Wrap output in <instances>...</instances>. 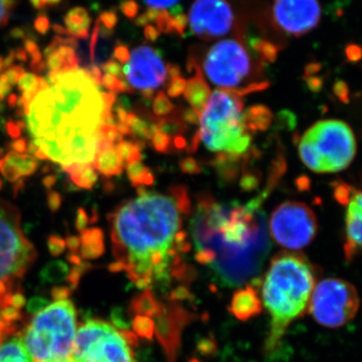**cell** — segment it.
<instances>
[{"instance_id": "obj_1", "label": "cell", "mask_w": 362, "mask_h": 362, "mask_svg": "<svg viewBox=\"0 0 362 362\" xmlns=\"http://www.w3.org/2000/svg\"><path fill=\"white\" fill-rule=\"evenodd\" d=\"M190 207L185 187H173L168 194L139 188L138 197L109 214L115 258L110 270L123 272L136 287L146 290L192 277L183 261L192 246L182 230V216Z\"/></svg>"}, {"instance_id": "obj_2", "label": "cell", "mask_w": 362, "mask_h": 362, "mask_svg": "<svg viewBox=\"0 0 362 362\" xmlns=\"http://www.w3.org/2000/svg\"><path fill=\"white\" fill-rule=\"evenodd\" d=\"M49 87L28 105L25 117L33 141L47 160L90 165L104 148L103 127L113 113L115 93H105L88 69L49 73Z\"/></svg>"}, {"instance_id": "obj_3", "label": "cell", "mask_w": 362, "mask_h": 362, "mask_svg": "<svg viewBox=\"0 0 362 362\" xmlns=\"http://www.w3.org/2000/svg\"><path fill=\"white\" fill-rule=\"evenodd\" d=\"M195 259L230 287L256 280L271 250L266 216L237 202L202 197L190 221Z\"/></svg>"}, {"instance_id": "obj_4", "label": "cell", "mask_w": 362, "mask_h": 362, "mask_svg": "<svg viewBox=\"0 0 362 362\" xmlns=\"http://www.w3.org/2000/svg\"><path fill=\"white\" fill-rule=\"evenodd\" d=\"M319 271L306 257L280 252L272 259L262 283V301L271 317L266 350L280 347L288 327L308 308Z\"/></svg>"}, {"instance_id": "obj_5", "label": "cell", "mask_w": 362, "mask_h": 362, "mask_svg": "<svg viewBox=\"0 0 362 362\" xmlns=\"http://www.w3.org/2000/svg\"><path fill=\"white\" fill-rule=\"evenodd\" d=\"M78 328L75 304L62 292L37 311L20 333L33 361L66 362L73 358Z\"/></svg>"}, {"instance_id": "obj_6", "label": "cell", "mask_w": 362, "mask_h": 362, "mask_svg": "<svg viewBox=\"0 0 362 362\" xmlns=\"http://www.w3.org/2000/svg\"><path fill=\"white\" fill-rule=\"evenodd\" d=\"M243 107L238 95L214 90L199 115V139L207 149L238 157L249 149L251 134L245 127Z\"/></svg>"}, {"instance_id": "obj_7", "label": "cell", "mask_w": 362, "mask_h": 362, "mask_svg": "<svg viewBox=\"0 0 362 362\" xmlns=\"http://www.w3.org/2000/svg\"><path fill=\"white\" fill-rule=\"evenodd\" d=\"M356 154L354 131L340 120L319 121L302 136L299 156L317 173H332L349 168Z\"/></svg>"}, {"instance_id": "obj_8", "label": "cell", "mask_w": 362, "mask_h": 362, "mask_svg": "<svg viewBox=\"0 0 362 362\" xmlns=\"http://www.w3.org/2000/svg\"><path fill=\"white\" fill-rule=\"evenodd\" d=\"M136 337L129 331L100 319L78 325L73 349L78 362H136Z\"/></svg>"}, {"instance_id": "obj_9", "label": "cell", "mask_w": 362, "mask_h": 362, "mask_svg": "<svg viewBox=\"0 0 362 362\" xmlns=\"http://www.w3.org/2000/svg\"><path fill=\"white\" fill-rule=\"evenodd\" d=\"M35 258L37 251L23 233L18 207L0 201V290L14 286Z\"/></svg>"}, {"instance_id": "obj_10", "label": "cell", "mask_w": 362, "mask_h": 362, "mask_svg": "<svg viewBox=\"0 0 362 362\" xmlns=\"http://www.w3.org/2000/svg\"><path fill=\"white\" fill-rule=\"evenodd\" d=\"M359 305L358 293L354 285L341 279L328 278L316 284L308 309L317 323L335 329L356 316Z\"/></svg>"}, {"instance_id": "obj_11", "label": "cell", "mask_w": 362, "mask_h": 362, "mask_svg": "<svg viewBox=\"0 0 362 362\" xmlns=\"http://www.w3.org/2000/svg\"><path fill=\"white\" fill-rule=\"evenodd\" d=\"M204 71L216 87L240 97L243 85L252 76V62L240 40H223L206 52Z\"/></svg>"}, {"instance_id": "obj_12", "label": "cell", "mask_w": 362, "mask_h": 362, "mask_svg": "<svg viewBox=\"0 0 362 362\" xmlns=\"http://www.w3.org/2000/svg\"><path fill=\"white\" fill-rule=\"evenodd\" d=\"M317 228L315 214L303 202H284L272 214V237L284 249L292 251L304 249L315 238Z\"/></svg>"}, {"instance_id": "obj_13", "label": "cell", "mask_w": 362, "mask_h": 362, "mask_svg": "<svg viewBox=\"0 0 362 362\" xmlns=\"http://www.w3.org/2000/svg\"><path fill=\"white\" fill-rule=\"evenodd\" d=\"M187 21L197 37L213 40L230 32L235 13L228 0H194L188 11Z\"/></svg>"}, {"instance_id": "obj_14", "label": "cell", "mask_w": 362, "mask_h": 362, "mask_svg": "<svg viewBox=\"0 0 362 362\" xmlns=\"http://www.w3.org/2000/svg\"><path fill=\"white\" fill-rule=\"evenodd\" d=\"M122 73L131 89L154 92L165 83L168 66L156 49L149 45H140L130 52L129 61L125 64Z\"/></svg>"}, {"instance_id": "obj_15", "label": "cell", "mask_w": 362, "mask_h": 362, "mask_svg": "<svg viewBox=\"0 0 362 362\" xmlns=\"http://www.w3.org/2000/svg\"><path fill=\"white\" fill-rule=\"evenodd\" d=\"M322 16L319 0H273L276 25L287 35L301 37L319 25Z\"/></svg>"}, {"instance_id": "obj_16", "label": "cell", "mask_w": 362, "mask_h": 362, "mask_svg": "<svg viewBox=\"0 0 362 362\" xmlns=\"http://www.w3.org/2000/svg\"><path fill=\"white\" fill-rule=\"evenodd\" d=\"M334 195L346 207L344 252L347 261H351L362 252V189L337 185Z\"/></svg>"}, {"instance_id": "obj_17", "label": "cell", "mask_w": 362, "mask_h": 362, "mask_svg": "<svg viewBox=\"0 0 362 362\" xmlns=\"http://www.w3.org/2000/svg\"><path fill=\"white\" fill-rule=\"evenodd\" d=\"M78 42L73 37H64L59 35L45 49V66L49 73L74 70L78 68V58L75 49Z\"/></svg>"}, {"instance_id": "obj_18", "label": "cell", "mask_w": 362, "mask_h": 362, "mask_svg": "<svg viewBox=\"0 0 362 362\" xmlns=\"http://www.w3.org/2000/svg\"><path fill=\"white\" fill-rule=\"evenodd\" d=\"M39 168L35 157L28 153L8 152L4 158H0V173L11 182H16L21 177L33 175Z\"/></svg>"}, {"instance_id": "obj_19", "label": "cell", "mask_w": 362, "mask_h": 362, "mask_svg": "<svg viewBox=\"0 0 362 362\" xmlns=\"http://www.w3.org/2000/svg\"><path fill=\"white\" fill-rule=\"evenodd\" d=\"M188 66H189V70L194 71V77L189 78V81H187V87H185L183 94H185L188 104L192 106V110L199 116L211 97V89L202 75L201 68L194 59Z\"/></svg>"}, {"instance_id": "obj_20", "label": "cell", "mask_w": 362, "mask_h": 362, "mask_svg": "<svg viewBox=\"0 0 362 362\" xmlns=\"http://www.w3.org/2000/svg\"><path fill=\"white\" fill-rule=\"evenodd\" d=\"M230 310L238 319L249 320L262 311V303L258 290L252 286L246 285L233 294Z\"/></svg>"}, {"instance_id": "obj_21", "label": "cell", "mask_w": 362, "mask_h": 362, "mask_svg": "<svg viewBox=\"0 0 362 362\" xmlns=\"http://www.w3.org/2000/svg\"><path fill=\"white\" fill-rule=\"evenodd\" d=\"M66 35L73 39L87 40L89 37L90 16L89 11L84 7H75L66 14L64 18Z\"/></svg>"}, {"instance_id": "obj_22", "label": "cell", "mask_w": 362, "mask_h": 362, "mask_svg": "<svg viewBox=\"0 0 362 362\" xmlns=\"http://www.w3.org/2000/svg\"><path fill=\"white\" fill-rule=\"evenodd\" d=\"M0 362H35L23 344L20 331L0 344Z\"/></svg>"}, {"instance_id": "obj_23", "label": "cell", "mask_w": 362, "mask_h": 362, "mask_svg": "<svg viewBox=\"0 0 362 362\" xmlns=\"http://www.w3.org/2000/svg\"><path fill=\"white\" fill-rule=\"evenodd\" d=\"M93 166L106 177H112L122 173L124 162L117 152L115 146L106 147L97 154Z\"/></svg>"}, {"instance_id": "obj_24", "label": "cell", "mask_w": 362, "mask_h": 362, "mask_svg": "<svg viewBox=\"0 0 362 362\" xmlns=\"http://www.w3.org/2000/svg\"><path fill=\"white\" fill-rule=\"evenodd\" d=\"M243 118H244L245 127L251 133L268 129L273 121V114L266 106L257 105L247 109L243 114Z\"/></svg>"}, {"instance_id": "obj_25", "label": "cell", "mask_w": 362, "mask_h": 362, "mask_svg": "<svg viewBox=\"0 0 362 362\" xmlns=\"http://www.w3.org/2000/svg\"><path fill=\"white\" fill-rule=\"evenodd\" d=\"M71 176V180L74 185L84 189H92L98 181V173L96 168L90 165H73L71 168H65Z\"/></svg>"}, {"instance_id": "obj_26", "label": "cell", "mask_w": 362, "mask_h": 362, "mask_svg": "<svg viewBox=\"0 0 362 362\" xmlns=\"http://www.w3.org/2000/svg\"><path fill=\"white\" fill-rule=\"evenodd\" d=\"M128 178L132 185L137 187H143L145 185H152L154 182V176L148 168L144 165L141 161L134 162L125 166Z\"/></svg>"}, {"instance_id": "obj_27", "label": "cell", "mask_w": 362, "mask_h": 362, "mask_svg": "<svg viewBox=\"0 0 362 362\" xmlns=\"http://www.w3.org/2000/svg\"><path fill=\"white\" fill-rule=\"evenodd\" d=\"M117 152L124 162V165L141 161V150L136 142L121 140L115 145Z\"/></svg>"}, {"instance_id": "obj_28", "label": "cell", "mask_w": 362, "mask_h": 362, "mask_svg": "<svg viewBox=\"0 0 362 362\" xmlns=\"http://www.w3.org/2000/svg\"><path fill=\"white\" fill-rule=\"evenodd\" d=\"M86 245L84 252L88 255H100L103 252V232L100 228H90L83 233Z\"/></svg>"}, {"instance_id": "obj_29", "label": "cell", "mask_w": 362, "mask_h": 362, "mask_svg": "<svg viewBox=\"0 0 362 362\" xmlns=\"http://www.w3.org/2000/svg\"><path fill=\"white\" fill-rule=\"evenodd\" d=\"M252 49L258 52L269 63H274L278 57V47L273 42L261 39H255L251 42Z\"/></svg>"}, {"instance_id": "obj_30", "label": "cell", "mask_w": 362, "mask_h": 362, "mask_svg": "<svg viewBox=\"0 0 362 362\" xmlns=\"http://www.w3.org/2000/svg\"><path fill=\"white\" fill-rule=\"evenodd\" d=\"M175 109V106L171 103L169 98L166 96L165 93L160 92L154 97L153 104H152V110L154 115L158 117H165L169 115Z\"/></svg>"}, {"instance_id": "obj_31", "label": "cell", "mask_w": 362, "mask_h": 362, "mask_svg": "<svg viewBox=\"0 0 362 362\" xmlns=\"http://www.w3.org/2000/svg\"><path fill=\"white\" fill-rule=\"evenodd\" d=\"M152 145L154 148L161 153H166L170 148L171 140L170 135L166 134L165 132L159 129L156 131V134L151 138Z\"/></svg>"}, {"instance_id": "obj_32", "label": "cell", "mask_w": 362, "mask_h": 362, "mask_svg": "<svg viewBox=\"0 0 362 362\" xmlns=\"http://www.w3.org/2000/svg\"><path fill=\"white\" fill-rule=\"evenodd\" d=\"M187 81L182 77H177L173 78H169V83L168 86V95L170 98L180 97L181 94H183L187 87Z\"/></svg>"}, {"instance_id": "obj_33", "label": "cell", "mask_w": 362, "mask_h": 362, "mask_svg": "<svg viewBox=\"0 0 362 362\" xmlns=\"http://www.w3.org/2000/svg\"><path fill=\"white\" fill-rule=\"evenodd\" d=\"M97 23H99L102 28H104L105 30L113 32L117 23H118V16H117L115 11H104V13L100 14Z\"/></svg>"}, {"instance_id": "obj_34", "label": "cell", "mask_w": 362, "mask_h": 362, "mask_svg": "<svg viewBox=\"0 0 362 362\" xmlns=\"http://www.w3.org/2000/svg\"><path fill=\"white\" fill-rule=\"evenodd\" d=\"M16 1L14 0H0V28L6 25L11 13H13Z\"/></svg>"}, {"instance_id": "obj_35", "label": "cell", "mask_w": 362, "mask_h": 362, "mask_svg": "<svg viewBox=\"0 0 362 362\" xmlns=\"http://www.w3.org/2000/svg\"><path fill=\"white\" fill-rule=\"evenodd\" d=\"M25 73V69L23 66L13 65L7 68L6 73L4 74L11 87H14V86L18 85V80Z\"/></svg>"}, {"instance_id": "obj_36", "label": "cell", "mask_w": 362, "mask_h": 362, "mask_svg": "<svg viewBox=\"0 0 362 362\" xmlns=\"http://www.w3.org/2000/svg\"><path fill=\"white\" fill-rule=\"evenodd\" d=\"M188 21L185 13H178L173 16V35L182 37L187 30Z\"/></svg>"}, {"instance_id": "obj_37", "label": "cell", "mask_w": 362, "mask_h": 362, "mask_svg": "<svg viewBox=\"0 0 362 362\" xmlns=\"http://www.w3.org/2000/svg\"><path fill=\"white\" fill-rule=\"evenodd\" d=\"M120 9L126 18H136L139 16V6L135 0H124L121 2Z\"/></svg>"}, {"instance_id": "obj_38", "label": "cell", "mask_w": 362, "mask_h": 362, "mask_svg": "<svg viewBox=\"0 0 362 362\" xmlns=\"http://www.w3.org/2000/svg\"><path fill=\"white\" fill-rule=\"evenodd\" d=\"M259 187V177L255 173H246L240 180V187L245 192H252Z\"/></svg>"}, {"instance_id": "obj_39", "label": "cell", "mask_w": 362, "mask_h": 362, "mask_svg": "<svg viewBox=\"0 0 362 362\" xmlns=\"http://www.w3.org/2000/svg\"><path fill=\"white\" fill-rule=\"evenodd\" d=\"M113 57L120 64H127L130 59V52L127 45L118 42L114 47Z\"/></svg>"}, {"instance_id": "obj_40", "label": "cell", "mask_w": 362, "mask_h": 362, "mask_svg": "<svg viewBox=\"0 0 362 362\" xmlns=\"http://www.w3.org/2000/svg\"><path fill=\"white\" fill-rule=\"evenodd\" d=\"M180 168L182 169L183 173H188V175H197V173L202 171L199 162L194 160V158H190V157L183 159L180 162Z\"/></svg>"}, {"instance_id": "obj_41", "label": "cell", "mask_w": 362, "mask_h": 362, "mask_svg": "<svg viewBox=\"0 0 362 362\" xmlns=\"http://www.w3.org/2000/svg\"><path fill=\"white\" fill-rule=\"evenodd\" d=\"M47 206H49V211H51L52 213L58 211L59 207L62 206V202H63L61 194H59V192H54V190L49 189V192H47Z\"/></svg>"}, {"instance_id": "obj_42", "label": "cell", "mask_w": 362, "mask_h": 362, "mask_svg": "<svg viewBox=\"0 0 362 362\" xmlns=\"http://www.w3.org/2000/svg\"><path fill=\"white\" fill-rule=\"evenodd\" d=\"M102 69H103L105 74H110V75L116 76V77L123 78L122 68H121L120 63H118L115 59L107 61L102 66Z\"/></svg>"}, {"instance_id": "obj_43", "label": "cell", "mask_w": 362, "mask_h": 362, "mask_svg": "<svg viewBox=\"0 0 362 362\" xmlns=\"http://www.w3.org/2000/svg\"><path fill=\"white\" fill-rule=\"evenodd\" d=\"M149 8L166 9L175 6L180 0H143Z\"/></svg>"}, {"instance_id": "obj_44", "label": "cell", "mask_w": 362, "mask_h": 362, "mask_svg": "<svg viewBox=\"0 0 362 362\" xmlns=\"http://www.w3.org/2000/svg\"><path fill=\"white\" fill-rule=\"evenodd\" d=\"M35 9H44L47 7L58 6L63 0H30Z\"/></svg>"}, {"instance_id": "obj_45", "label": "cell", "mask_w": 362, "mask_h": 362, "mask_svg": "<svg viewBox=\"0 0 362 362\" xmlns=\"http://www.w3.org/2000/svg\"><path fill=\"white\" fill-rule=\"evenodd\" d=\"M89 223V216L86 214L85 209L80 207L78 209L77 214V221H76V226H77L78 230H83L86 228V226Z\"/></svg>"}, {"instance_id": "obj_46", "label": "cell", "mask_w": 362, "mask_h": 362, "mask_svg": "<svg viewBox=\"0 0 362 362\" xmlns=\"http://www.w3.org/2000/svg\"><path fill=\"white\" fill-rule=\"evenodd\" d=\"M35 28L37 30V33H42V35H45L49 28V18H45L44 16L37 18L35 21Z\"/></svg>"}, {"instance_id": "obj_47", "label": "cell", "mask_w": 362, "mask_h": 362, "mask_svg": "<svg viewBox=\"0 0 362 362\" xmlns=\"http://www.w3.org/2000/svg\"><path fill=\"white\" fill-rule=\"evenodd\" d=\"M11 148L13 149V152H16V153H25L26 150H28V142H26L25 138H18V139L14 140V141L11 143Z\"/></svg>"}, {"instance_id": "obj_48", "label": "cell", "mask_w": 362, "mask_h": 362, "mask_svg": "<svg viewBox=\"0 0 362 362\" xmlns=\"http://www.w3.org/2000/svg\"><path fill=\"white\" fill-rule=\"evenodd\" d=\"M7 133L13 139L16 140L20 138L21 129L18 127V123L13 121H8L6 125Z\"/></svg>"}, {"instance_id": "obj_49", "label": "cell", "mask_w": 362, "mask_h": 362, "mask_svg": "<svg viewBox=\"0 0 362 362\" xmlns=\"http://www.w3.org/2000/svg\"><path fill=\"white\" fill-rule=\"evenodd\" d=\"M144 35L147 40H151V42H156L161 33L157 30L156 25H148L144 28Z\"/></svg>"}, {"instance_id": "obj_50", "label": "cell", "mask_w": 362, "mask_h": 362, "mask_svg": "<svg viewBox=\"0 0 362 362\" xmlns=\"http://www.w3.org/2000/svg\"><path fill=\"white\" fill-rule=\"evenodd\" d=\"M183 119H185V122L197 124L199 122V116L192 109H188L183 114Z\"/></svg>"}, {"instance_id": "obj_51", "label": "cell", "mask_w": 362, "mask_h": 362, "mask_svg": "<svg viewBox=\"0 0 362 362\" xmlns=\"http://www.w3.org/2000/svg\"><path fill=\"white\" fill-rule=\"evenodd\" d=\"M347 54H349V58L352 59L361 58V47H357V45H350L349 49H347Z\"/></svg>"}, {"instance_id": "obj_52", "label": "cell", "mask_w": 362, "mask_h": 362, "mask_svg": "<svg viewBox=\"0 0 362 362\" xmlns=\"http://www.w3.org/2000/svg\"><path fill=\"white\" fill-rule=\"evenodd\" d=\"M57 183V177L56 175H47L45 176L44 180H42V185H45V187L49 188L51 189L52 187Z\"/></svg>"}, {"instance_id": "obj_53", "label": "cell", "mask_w": 362, "mask_h": 362, "mask_svg": "<svg viewBox=\"0 0 362 362\" xmlns=\"http://www.w3.org/2000/svg\"><path fill=\"white\" fill-rule=\"evenodd\" d=\"M14 56H16V59H18V61H21V62L28 61V54H26L25 49H16V51L14 52Z\"/></svg>"}, {"instance_id": "obj_54", "label": "cell", "mask_w": 362, "mask_h": 362, "mask_svg": "<svg viewBox=\"0 0 362 362\" xmlns=\"http://www.w3.org/2000/svg\"><path fill=\"white\" fill-rule=\"evenodd\" d=\"M175 145L178 149L185 148L187 146V142H185V138L178 136V137H175Z\"/></svg>"}, {"instance_id": "obj_55", "label": "cell", "mask_w": 362, "mask_h": 362, "mask_svg": "<svg viewBox=\"0 0 362 362\" xmlns=\"http://www.w3.org/2000/svg\"><path fill=\"white\" fill-rule=\"evenodd\" d=\"M37 149H39V147H37V145H35V143L32 140V141L28 143V150H26V151H28V154H30V156H33V154L35 156V153L37 152Z\"/></svg>"}, {"instance_id": "obj_56", "label": "cell", "mask_w": 362, "mask_h": 362, "mask_svg": "<svg viewBox=\"0 0 362 362\" xmlns=\"http://www.w3.org/2000/svg\"><path fill=\"white\" fill-rule=\"evenodd\" d=\"M69 246L71 247V249H76L80 244V240L77 239V238H69L68 239Z\"/></svg>"}, {"instance_id": "obj_57", "label": "cell", "mask_w": 362, "mask_h": 362, "mask_svg": "<svg viewBox=\"0 0 362 362\" xmlns=\"http://www.w3.org/2000/svg\"><path fill=\"white\" fill-rule=\"evenodd\" d=\"M7 102H8V105L11 107L16 106V101H18V97L16 96V95L11 94L7 96Z\"/></svg>"}, {"instance_id": "obj_58", "label": "cell", "mask_w": 362, "mask_h": 362, "mask_svg": "<svg viewBox=\"0 0 362 362\" xmlns=\"http://www.w3.org/2000/svg\"><path fill=\"white\" fill-rule=\"evenodd\" d=\"M35 158L40 159V160H47V157L45 156L44 152L40 149H37L35 153Z\"/></svg>"}, {"instance_id": "obj_59", "label": "cell", "mask_w": 362, "mask_h": 362, "mask_svg": "<svg viewBox=\"0 0 362 362\" xmlns=\"http://www.w3.org/2000/svg\"><path fill=\"white\" fill-rule=\"evenodd\" d=\"M4 59L2 57H0V74L2 73V71L4 70Z\"/></svg>"}, {"instance_id": "obj_60", "label": "cell", "mask_w": 362, "mask_h": 362, "mask_svg": "<svg viewBox=\"0 0 362 362\" xmlns=\"http://www.w3.org/2000/svg\"><path fill=\"white\" fill-rule=\"evenodd\" d=\"M66 362H78V361H76L75 359H70V361H66Z\"/></svg>"}, {"instance_id": "obj_61", "label": "cell", "mask_w": 362, "mask_h": 362, "mask_svg": "<svg viewBox=\"0 0 362 362\" xmlns=\"http://www.w3.org/2000/svg\"><path fill=\"white\" fill-rule=\"evenodd\" d=\"M2 188V181L0 180V190H1Z\"/></svg>"}]
</instances>
